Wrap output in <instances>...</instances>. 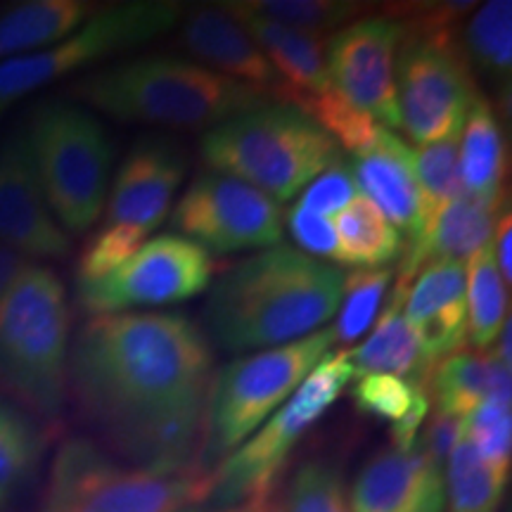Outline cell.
Here are the masks:
<instances>
[{
	"instance_id": "cell-1",
	"label": "cell",
	"mask_w": 512,
	"mask_h": 512,
	"mask_svg": "<svg viewBox=\"0 0 512 512\" xmlns=\"http://www.w3.org/2000/svg\"><path fill=\"white\" fill-rule=\"evenodd\" d=\"M214 347L190 316H93L69 344L67 389L105 451L143 470L197 467Z\"/></svg>"
},
{
	"instance_id": "cell-2",
	"label": "cell",
	"mask_w": 512,
	"mask_h": 512,
	"mask_svg": "<svg viewBox=\"0 0 512 512\" xmlns=\"http://www.w3.org/2000/svg\"><path fill=\"white\" fill-rule=\"evenodd\" d=\"M344 271L302 249H259L209 285L204 335L228 354L297 342L323 328L342 304Z\"/></svg>"
},
{
	"instance_id": "cell-3",
	"label": "cell",
	"mask_w": 512,
	"mask_h": 512,
	"mask_svg": "<svg viewBox=\"0 0 512 512\" xmlns=\"http://www.w3.org/2000/svg\"><path fill=\"white\" fill-rule=\"evenodd\" d=\"M72 93L107 117L185 131L214 128L235 114L271 102L200 62L143 55L83 76Z\"/></svg>"
},
{
	"instance_id": "cell-4",
	"label": "cell",
	"mask_w": 512,
	"mask_h": 512,
	"mask_svg": "<svg viewBox=\"0 0 512 512\" xmlns=\"http://www.w3.org/2000/svg\"><path fill=\"white\" fill-rule=\"evenodd\" d=\"M72 313L53 268L29 261L0 294V396L31 418L57 422L69 401Z\"/></svg>"
},
{
	"instance_id": "cell-5",
	"label": "cell",
	"mask_w": 512,
	"mask_h": 512,
	"mask_svg": "<svg viewBox=\"0 0 512 512\" xmlns=\"http://www.w3.org/2000/svg\"><path fill=\"white\" fill-rule=\"evenodd\" d=\"M200 152L214 174L252 185L275 202L297 197L344 157L316 121L280 102H266L209 128Z\"/></svg>"
},
{
	"instance_id": "cell-6",
	"label": "cell",
	"mask_w": 512,
	"mask_h": 512,
	"mask_svg": "<svg viewBox=\"0 0 512 512\" xmlns=\"http://www.w3.org/2000/svg\"><path fill=\"white\" fill-rule=\"evenodd\" d=\"M38 183L57 223L86 233L105 209L114 145L102 121L69 100H43L24 124Z\"/></svg>"
},
{
	"instance_id": "cell-7",
	"label": "cell",
	"mask_w": 512,
	"mask_h": 512,
	"mask_svg": "<svg viewBox=\"0 0 512 512\" xmlns=\"http://www.w3.org/2000/svg\"><path fill=\"white\" fill-rule=\"evenodd\" d=\"M335 344L330 328L297 342L242 354L216 370L197 467L211 472L278 411Z\"/></svg>"
},
{
	"instance_id": "cell-8",
	"label": "cell",
	"mask_w": 512,
	"mask_h": 512,
	"mask_svg": "<svg viewBox=\"0 0 512 512\" xmlns=\"http://www.w3.org/2000/svg\"><path fill=\"white\" fill-rule=\"evenodd\" d=\"M209 472L143 470L121 463L98 441H62L36 512H181L207 501Z\"/></svg>"
},
{
	"instance_id": "cell-9",
	"label": "cell",
	"mask_w": 512,
	"mask_h": 512,
	"mask_svg": "<svg viewBox=\"0 0 512 512\" xmlns=\"http://www.w3.org/2000/svg\"><path fill=\"white\" fill-rule=\"evenodd\" d=\"M347 351L328 354L299 384V389L256 430L209 472L211 508L273 501V489L292 451L306 434L342 399L354 380Z\"/></svg>"
},
{
	"instance_id": "cell-10",
	"label": "cell",
	"mask_w": 512,
	"mask_h": 512,
	"mask_svg": "<svg viewBox=\"0 0 512 512\" xmlns=\"http://www.w3.org/2000/svg\"><path fill=\"white\" fill-rule=\"evenodd\" d=\"M181 17L183 3L178 0H124L105 5L55 46L0 62V107L155 41L174 29Z\"/></svg>"
},
{
	"instance_id": "cell-11",
	"label": "cell",
	"mask_w": 512,
	"mask_h": 512,
	"mask_svg": "<svg viewBox=\"0 0 512 512\" xmlns=\"http://www.w3.org/2000/svg\"><path fill=\"white\" fill-rule=\"evenodd\" d=\"M458 34H427L403 27L394 64L396 95L401 126L422 147L460 138L467 112L482 93Z\"/></svg>"
},
{
	"instance_id": "cell-12",
	"label": "cell",
	"mask_w": 512,
	"mask_h": 512,
	"mask_svg": "<svg viewBox=\"0 0 512 512\" xmlns=\"http://www.w3.org/2000/svg\"><path fill=\"white\" fill-rule=\"evenodd\" d=\"M216 264L207 249L181 235L147 240L117 271L100 280H76V302L88 318L181 304L207 292Z\"/></svg>"
},
{
	"instance_id": "cell-13",
	"label": "cell",
	"mask_w": 512,
	"mask_h": 512,
	"mask_svg": "<svg viewBox=\"0 0 512 512\" xmlns=\"http://www.w3.org/2000/svg\"><path fill=\"white\" fill-rule=\"evenodd\" d=\"M171 228L211 254L268 249L283 240L278 202L223 174L197 176L171 214Z\"/></svg>"
},
{
	"instance_id": "cell-14",
	"label": "cell",
	"mask_w": 512,
	"mask_h": 512,
	"mask_svg": "<svg viewBox=\"0 0 512 512\" xmlns=\"http://www.w3.org/2000/svg\"><path fill=\"white\" fill-rule=\"evenodd\" d=\"M403 41V24L389 15H368L337 29L325 41L330 86L351 107L380 121L382 128H399V95L394 64Z\"/></svg>"
},
{
	"instance_id": "cell-15",
	"label": "cell",
	"mask_w": 512,
	"mask_h": 512,
	"mask_svg": "<svg viewBox=\"0 0 512 512\" xmlns=\"http://www.w3.org/2000/svg\"><path fill=\"white\" fill-rule=\"evenodd\" d=\"M0 245L22 259H64L72 252V238L50 211L24 126L0 140Z\"/></svg>"
},
{
	"instance_id": "cell-16",
	"label": "cell",
	"mask_w": 512,
	"mask_h": 512,
	"mask_svg": "<svg viewBox=\"0 0 512 512\" xmlns=\"http://www.w3.org/2000/svg\"><path fill=\"white\" fill-rule=\"evenodd\" d=\"M185 169L188 162L174 140L138 138L107 192V223H126L152 233L169 214Z\"/></svg>"
},
{
	"instance_id": "cell-17",
	"label": "cell",
	"mask_w": 512,
	"mask_h": 512,
	"mask_svg": "<svg viewBox=\"0 0 512 512\" xmlns=\"http://www.w3.org/2000/svg\"><path fill=\"white\" fill-rule=\"evenodd\" d=\"M347 496L351 512H444V465L420 441L384 448L361 467Z\"/></svg>"
},
{
	"instance_id": "cell-18",
	"label": "cell",
	"mask_w": 512,
	"mask_h": 512,
	"mask_svg": "<svg viewBox=\"0 0 512 512\" xmlns=\"http://www.w3.org/2000/svg\"><path fill=\"white\" fill-rule=\"evenodd\" d=\"M181 41L185 53L204 67L252 88L271 102L287 105L290 93L285 83L275 74L254 38L221 5H214V8L204 5L188 12L181 27Z\"/></svg>"
},
{
	"instance_id": "cell-19",
	"label": "cell",
	"mask_w": 512,
	"mask_h": 512,
	"mask_svg": "<svg viewBox=\"0 0 512 512\" xmlns=\"http://www.w3.org/2000/svg\"><path fill=\"white\" fill-rule=\"evenodd\" d=\"M403 316L434 366L463 351L467 344L465 266L458 261H432L420 268L408 285Z\"/></svg>"
},
{
	"instance_id": "cell-20",
	"label": "cell",
	"mask_w": 512,
	"mask_h": 512,
	"mask_svg": "<svg viewBox=\"0 0 512 512\" xmlns=\"http://www.w3.org/2000/svg\"><path fill=\"white\" fill-rule=\"evenodd\" d=\"M505 209H508L505 197L489 200V197L470 195L465 190L460 192L434 219L430 230L415 245L403 249L396 283L411 285L420 268L432 261L463 264V259H470L477 249L491 242L496 223Z\"/></svg>"
},
{
	"instance_id": "cell-21",
	"label": "cell",
	"mask_w": 512,
	"mask_h": 512,
	"mask_svg": "<svg viewBox=\"0 0 512 512\" xmlns=\"http://www.w3.org/2000/svg\"><path fill=\"white\" fill-rule=\"evenodd\" d=\"M230 17L238 19L242 29L254 38L261 53L271 62L275 74L287 88V105L299 95H320L330 91L328 64H325V38L306 34L273 22L247 5V0L221 3Z\"/></svg>"
},
{
	"instance_id": "cell-22",
	"label": "cell",
	"mask_w": 512,
	"mask_h": 512,
	"mask_svg": "<svg viewBox=\"0 0 512 512\" xmlns=\"http://www.w3.org/2000/svg\"><path fill=\"white\" fill-rule=\"evenodd\" d=\"M351 176L361 195L373 202L394 228L408 230L411 240L418 226V185L411 147L389 128H382L375 143L354 157Z\"/></svg>"
},
{
	"instance_id": "cell-23",
	"label": "cell",
	"mask_w": 512,
	"mask_h": 512,
	"mask_svg": "<svg viewBox=\"0 0 512 512\" xmlns=\"http://www.w3.org/2000/svg\"><path fill=\"white\" fill-rule=\"evenodd\" d=\"M406 294L408 285L396 283L392 294L384 299L373 335L363 344H358V347L344 351H347V358L356 377L387 373L427 389L434 363L425 354L418 335H415V330L408 325L406 316H403Z\"/></svg>"
},
{
	"instance_id": "cell-24",
	"label": "cell",
	"mask_w": 512,
	"mask_h": 512,
	"mask_svg": "<svg viewBox=\"0 0 512 512\" xmlns=\"http://www.w3.org/2000/svg\"><path fill=\"white\" fill-rule=\"evenodd\" d=\"M427 392L437 413L465 420L484 401L510 403V366L494 351H458L434 366Z\"/></svg>"
},
{
	"instance_id": "cell-25",
	"label": "cell",
	"mask_w": 512,
	"mask_h": 512,
	"mask_svg": "<svg viewBox=\"0 0 512 512\" xmlns=\"http://www.w3.org/2000/svg\"><path fill=\"white\" fill-rule=\"evenodd\" d=\"M100 8L91 0H24L10 5L0 12V62L55 46Z\"/></svg>"
},
{
	"instance_id": "cell-26",
	"label": "cell",
	"mask_w": 512,
	"mask_h": 512,
	"mask_svg": "<svg viewBox=\"0 0 512 512\" xmlns=\"http://www.w3.org/2000/svg\"><path fill=\"white\" fill-rule=\"evenodd\" d=\"M458 143V164L463 190L470 195L501 200L505 197V174H508V155L501 121L484 93H479L467 112L463 133Z\"/></svg>"
},
{
	"instance_id": "cell-27",
	"label": "cell",
	"mask_w": 512,
	"mask_h": 512,
	"mask_svg": "<svg viewBox=\"0 0 512 512\" xmlns=\"http://www.w3.org/2000/svg\"><path fill=\"white\" fill-rule=\"evenodd\" d=\"M358 413L392 425V446L411 448L420 439V430L430 418V392L396 375H363L351 389Z\"/></svg>"
},
{
	"instance_id": "cell-28",
	"label": "cell",
	"mask_w": 512,
	"mask_h": 512,
	"mask_svg": "<svg viewBox=\"0 0 512 512\" xmlns=\"http://www.w3.org/2000/svg\"><path fill=\"white\" fill-rule=\"evenodd\" d=\"M337 261L354 268H387L401 259L406 240L373 202L356 195L335 216Z\"/></svg>"
},
{
	"instance_id": "cell-29",
	"label": "cell",
	"mask_w": 512,
	"mask_h": 512,
	"mask_svg": "<svg viewBox=\"0 0 512 512\" xmlns=\"http://www.w3.org/2000/svg\"><path fill=\"white\" fill-rule=\"evenodd\" d=\"M46 444L38 420L0 396V512L8 510L36 477Z\"/></svg>"
},
{
	"instance_id": "cell-30",
	"label": "cell",
	"mask_w": 512,
	"mask_h": 512,
	"mask_svg": "<svg viewBox=\"0 0 512 512\" xmlns=\"http://www.w3.org/2000/svg\"><path fill=\"white\" fill-rule=\"evenodd\" d=\"M494 240V238H491ZM467 339L477 351H489L510 318V297L501 271L496 266L494 245L486 242L470 256L465 275Z\"/></svg>"
},
{
	"instance_id": "cell-31",
	"label": "cell",
	"mask_w": 512,
	"mask_h": 512,
	"mask_svg": "<svg viewBox=\"0 0 512 512\" xmlns=\"http://www.w3.org/2000/svg\"><path fill=\"white\" fill-rule=\"evenodd\" d=\"M508 475L510 472L486 463L463 432L444 465L448 512H498Z\"/></svg>"
},
{
	"instance_id": "cell-32",
	"label": "cell",
	"mask_w": 512,
	"mask_h": 512,
	"mask_svg": "<svg viewBox=\"0 0 512 512\" xmlns=\"http://www.w3.org/2000/svg\"><path fill=\"white\" fill-rule=\"evenodd\" d=\"M463 53L472 72L494 81L498 88H510L512 74V3L489 0L472 12L463 27Z\"/></svg>"
},
{
	"instance_id": "cell-33",
	"label": "cell",
	"mask_w": 512,
	"mask_h": 512,
	"mask_svg": "<svg viewBox=\"0 0 512 512\" xmlns=\"http://www.w3.org/2000/svg\"><path fill=\"white\" fill-rule=\"evenodd\" d=\"M458 143L460 138H448L413 152L415 185H418V226H415L413 238L406 242V247L415 245L430 230L446 204L463 192Z\"/></svg>"
},
{
	"instance_id": "cell-34",
	"label": "cell",
	"mask_w": 512,
	"mask_h": 512,
	"mask_svg": "<svg viewBox=\"0 0 512 512\" xmlns=\"http://www.w3.org/2000/svg\"><path fill=\"white\" fill-rule=\"evenodd\" d=\"M392 278V268H354L351 273H344L342 304L335 313V325L330 328L335 344H351L366 335L380 316Z\"/></svg>"
},
{
	"instance_id": "cell-35",
	"label": "cell",
	"mask_w": 512,
	"mask_h": 512,
	"mask_svg": "<svg viewBox=\"0 0 512 512\" xmlns=\"http://www.w3.org/2000/svg\"><path fill=\"white\" fill-rule=\"evenodd\" d=\"M271 512H351L342 472L328 460H306L273 498Z\"/></svg>"
},
{
	"instance_id": "cell-36",
	"label": "cell",
	"mask_w": 512,
	"mask_h": 512,
	"mask_svg": "<svg viewBox=\"0 0 512 512\" xmlns=\"http://www.w3.org/2000/svg\"><path fill=\"white\" fill-rule=\"evenodd\" d=\"M292 107H297L311 121H316L339 145V150H347L354 157L366 152L382 131V126L377 121L370 119L368 114L358 112L356 107H351L332 88L328 93L320 95H299V98H294Z\"/></svg>"
},
{
	"instance_id": "cell-37",
	"label": "cell",
	"mask_w": 512,
	"mask_h": 512,
	"mask_svg": "<svg viewBox=\"0 0 512 512\" xmlns=\"http://www.w3.org/2000/svg\"><path fill=\"white\" fill-rule=\"evenodd\" d=\"M247 5L273 22L316 36L347 27L368 10L366 3L354 0H247Z\"/></svg>"
},
{
	"instance_id": "cell-38",
	"label": "cell",
	"mask_w": 512,
	"mask_h": 512,
	"mask_svg": "<svg viewBox=\"0 0 512 512\" xmlns=\"http://www.w3.org/2000/svg\"><path fill=\"white\" fill-rule=\"evenodd\" d=\"M147 235H150V230L145 228L126 226V223H105L83 247L76 280L91 283V280H100L117 271L126 259H131L145 245Z\"/></svg>"
},
{
	"instance_id": "cell-39",
	"label": "cell",
	"mask_w": 512,
	"mask_h": 512,
	"mask_svg": "<svg viewBox=\"0 0 512 512\" xmlns=\"http://www.w3.org/2000/svg\"><path fill=\"white\" fill-rule=\"evenodd\" d=\"M465 434L477 453L498 470L510 472L512 456V411L510 403L484 401L465 418Z\"/></svg>"
},
{
	"instance_id": "cell-40",
	"label": "cell",
	"mask_w": 512,
	"mask_h": 512,
	"mask_svg": "<svg viewBox=\"0 0 512 512\" xmlns=\"http://www.w3.org/2000/svg\"><path fill=\"white\" fill-rule=\"evenodd\" d=\"M356 197V183L351 176V169L344 164V159L328 171H323L316 181H311L299 195V204L306 209L316 211L320 216H335Z\"/></svg>"
},
{
	"instance_id": "cell-41",
	"label": "cell",
	"mask_w": 512,
	"mask_h": 512,
	"mask_svg": "<svg viewBox=\"0 0 512 512\" xmlns=\"http://www.w3.org/2000/svg\"><path fill=\"white\" fill-rule=\"evenodd\" d=\"M287 228H290L294 242L302 247L304 254L313 259H332L337 261V230L335 219L320 216L316 211L302 207L294 202V207L287 211Z\"/></svg>"
},
{
	"instance_id": "cell-42",
	"label": "cell",
	"mask_w": 512,
	"mask_h": 512,
	"mask_svg": "<svg viewBox=\"0 0 512 512\" xmlns=\"http://www.w3.org/2000/svg\"><path fill=\"white\" fill-rule=\"evenodd\" d=\"M463 432H465V420L451 418V415H444V413H434L432 420L427 422L425 434H422V439L418 441L422 444V448L437 460V463L446 465L453 446L458 444V439L463 437Z\"/></svg>"
},
{
	"instance_id": "cell-43",
	"label": "cell",
	"mask_w": 512,
	"mask_h": 512,
	"mask_svg": "<svg viewBox=\"0 0 512 512\" xmlns=\"http://www.w3.org/2000/svg\"><path fill=\"white\" fill-rule=\"evenodd\" d=\"M512 219H510V209H505L501 214V219L496 223V230H494V240H491V245H494V256H496V266L498 271H501L505 285L510 287V280H512V254H510V242H512Z\"/></svg>"
},
{
	"instance_id": "cell-44",
	"label": "cell",
	"mask_w": 512,
	"mask_h": 512,
	"mask_svg": "<svg viewBox=\"0 0 512 512\" xmlns=\"http://www.w3.org/2000/svg\"><path fill=\"white\" fill-rule=\"evenodd\" d=\"M29 261L12 252V249L0 245V294H3L12 285V280L17 278L19 271L27 266Z\"/></svg>"
},
{
	"instance_id": "cell-45",
	"label": "cell",
	"mask_w": 512,
	"mask_h": 512,
	"mask_svg": "<svg viewBox=\"0 0 512 512\" xmlns=\"http://www.w3.org/2000/svg\"><path fill=\"white\" fill-rule=\"evenodd\" d=\"M181 512H271V501L268 503H245L235 505V508H197V505H190Z\"/></svg>"
},
{
	"instance_id": "cell-46",
	"label": "cell",
	"mask_w": 512,
	"mask_h": 512,
	"mask_svg": "<svg viewBox=\"0 0 512 512\" xmlns=\"http://www.w3.org/2000/svg\"><path fill=\"white\" fill-rule=\"evenodd\" d=\"M3 112H5V107H0V117H3Z\"/></svg>"
}]
</instances>
